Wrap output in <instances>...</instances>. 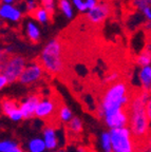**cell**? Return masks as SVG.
Returning a JSON list of instances; mask_svg holds the SVG:
<instances>
[{"label": "cell", "mask_w": 151, "mask_h": 152, "mask_svg": "<svg viewBox=\"0 0 151 152\" xmlns=\"http://www.w3.org/2000/svg\"><path fill=\"white\" fill-rule=\"evenodd\" d=\"M133 92L129 83L124 79L105 86L99 95V104L97 113L104 118L106 115L122 109H128L132 98Z\"/></svg>", "instance_id": "6da1fadb"}, {"label": "cell", "mask_w": 151, "mask_h": 152, "mask_svg": "<svg viewBox=\"0 0 151 152\" xmlns=\"http://www.w3.org/2000/svg\"><path fill=\"white\" fill-rule=\"evenodd\" d=\"M146 100L141 95V91L133 93L130 102L128 112H129V126L132 135L139 142H143L150 132L151 121L146 114Z\"/></svg>", "instance_id": "7a4b0ae2"}, {"label": "cell", "mask_w": 151, "mask_h": 152, "mask_svg": "<svg viewBox=\"0 0 151 152\" xmlns=\"http://www.w3.org/2000/svg\"><path fill=\"white\" fill-rule=\"evenodd\" d=\"M38 61L43 66L45 71L51 75H59L65 71L66 60L64 45L60 38H51L43 45Z\"/></svg>", "instance_id": "3957f363"}, {"label": "cell", "mask_w": 151, "mask_h": 152, "mask_svg": "<svg viewBox=\"0 0 151 152\" xmlns=\"http://www.w3.org/2000/svg\"><path fill=\"white\" fill-rule=\"evenodd\" d=\"M112 151L113 152H139V142L134 138L128 127L110 130Z\"/></svg>", "instance_id": "277c9868"}, {"label": "cell", "mask_w": 151, "mask_h": 152, "mask_svg": "<svg viewBox=\"0 0 151 152\" xmlns=\"http://www.w3.org/2000/svg\"><path fill=\"white\" fill-rule=\"evenodd\" d=\"M26 58L20 54H11L5 61L2 69V74L9 80V83L18 81L22 72L26 69Z\"/></svg>", "instance_id": "5b68a950"}, {"label": "cell", "mask_w": 151, "mask_h": 152, "mask_svg": "<svg viewBox=\"0 0 151 152\" xmlns=\"http://www.w3.org/2000/svg\"><path fill=\"white\" fill-rule=\"evenodd\" d=\"M45 69L40 64V62L38 60H35L26 64V69L22 72L18 81L26 86L33 85L35 83H38L40 79H43V77L45 76Z\"/></svg>", "instance_id": "8992f818"}, {"label": "cell", "mask_w": 151, "mask_h": 152, "mask_svg": "<svg viewBox=\"0 0 151 152\" xmlns=\"http://www.w3.org/2000/svg\"><path fill=\"white\" fill-rule=\"evenodd\" d=\"M111 10L112 7L110 4V2H107L105 0H100L96 7H93L92 10L87 11L86 18H87V20L90 23L98 26V24H102L110 16Z\"/></svg>", "instance_id": "52a82bcc"}, {"label": "cell", "mask_w": 151, "mask_h": 152, "mask_svg": "<svg viewBox=\"0 0 151 152\" xmlns=\"http://www.w3.org/2000/svg\"><path fill=\"white\" fill-rule=\"evenodd\" d=\"M22 3L0 4V20L7 23H18L21 21L26 13V11L20 7Z\"/></svg>", "instance_id": "ba28073f"}, {"label": "cell", "mask_w": 151, "mask_h": 152, "mask_svg": "<svg viewBox=\"0 0 151 152\" xmlns=\"http://www.w3.org/2000/svg\"><path fill=\"white\" fill-rule=\"evenodd\" d=\"M110 129L125 128L129 126V112L128 109H122L110 113L104 117Z\"/></svg>", "instance_id": "9c48e42d"}, {"label": "cell", "mask_w": 151, "mask_h": 152, "mask_svg": "<svg viewBox=\"0 0 151 152\" xmlns=\"http://www.w3.org/2000/svg\"><path fill=\"white\" fill-rule=\"evenodd\" d=\"M43 98V95L40 92L33 93L26 98V100L24 102H21L20 106V110L22 113V118H31L35 115V111L37 109V106L39 104V102H41V99Z\"/></svg>", "instance_id": "30bf717a"}, {"label": "cell", "mask_w": 151, "mask_h": 152, "mask_svg": "<svg viewBox=\"0 0 151 152\" xmlns=\"http://www.w3.org/2000/svg\"><path fill=\"white\" fill-rule=\"evenodd\" d=\"M24 34L32 43H38L41 38V31L39 24L33 18H29L24 21Z\"/></svg>", "instance_id": "8fae6325"}, {"label": "cell", "mask_w": 151, "mask_h": 152, "mask_svg": "<svg viewBox=\"0 0 151 152\" xmlns=\"http://www.w3.org/2000/svg\"><path fill=\"white\" fill-rule=\"evenodd\" d=\"M67 134L70 138L77 140V136L80 135V133L83 132V124L81 121L77 117H73L71 121L66 125Z\"/></svg>", "instance_id": "7c38bea8"}, {"label": "cell", "mask_w": 151, "mask_h": 152, "mask_svg": "<svg viewBox=\"0 0 151 152\" xmlns=\"http://www.w3.org/2000/svg\"><path fill=\"white\" fill-rule=\"evenodd\" d=\"M137 78L142 90H149L151 86V66H143L137 73Z\"/></svg>", "instance_id": "4fadbf2b"}, {"label": "cell", "mask_w": 151, "mask_h": 152, "mask_svg": "<svg viewBox=\"0 0 151 152\" xmlns=\"http://www.w3.org/2000/svg\"><path fill=\"white\" fill-rule=\"evenodd\" d=\"M0 104H1V109H2L3 114L9 115V116L14 111L20 109V106H21V102L11 97H2Z\"/></svg>", "instance_id": "5bb4252c"}, {"label": "cell", "mask_w": 151, "mask_h": 152, "mask_svg": "<svg viewBox=\"0 0 151 152\" xmlns=\"http://www.w3.org/2000/svg\"><path fill=\"white\" fill-rule=\"evenodd\" d=\"M31 17L38 24H43V26H45V24H48L51 21L52 15L50 14L48 11H45L43 7H39L35 12L31 15Z\"/></svg>", "instance_id": "9a60e30c"}, {"label": "cell", "mask_w": 151, "mask_h": 152, "mask_svg": "<svg viewBox=\"0 0 151 152\" xmlns=\"http://www.w3.org/2000/svg\"><path fill=\"white\" fill-rule=\"evenodd\" d=\"M43 130V134H45V147H47L48 149H55L57 146V138H56V135H55L54 129L45 126Z\"/></svg>", "instance_id": "2e32d148"}, {"label": "cell", "mask_w": 151, "mask_h": 152, "mask_svg": "<svg viewBox=\"0 0 151 152\" xmlns=\"http://www.w3.org/2000/svg\"><path fill=\"white\" fill-rule=\"evenodd\" d=\"M58 9L67 19L74 18V7L71 0H58Z\"/></svg>", "instance_id": "e0dca14e"}, {"label": "cell", "mask_w": 151, "mask_h": 152, "mask_svg": "<svg viewBox=\"0 0 151 152\" xmlns=\"http://www.w3.org/2000/svg\"><path fill=\"white\" fill-rule=\"evenodd\" d=\"M135 62L141 68L151 66V51L148 50L147 48L143 51H141L139 54L136 56V58H135Z\"/></svg>", "instance_id": "ac0fdd59"}, {"label": "cell", "mask_w": 151, "mask_h": 152, "mask_svg": "<svg viewBox=\"0 0 151 152\" xmlns=\"http://www.w3.org/2000/svg\"><path fill=\"white\" fill-rule=\"evenodd\" d=\"M102 147L105 152H113L112 151V144H111V137L110 133L105 132L102 135Z\"/></svg>", "instance_id": "d6986e66"}, {"label": "cell", "mask_w": 151, "mask_h": 152, "mask_svg": "<svg viewBox=\"0 0 151 152\" xmlns=\"http://www.w3.org/2000/svg\"><path fill=\"white\" fill-rule=\"evenodd\" d=\"M45 148V142L41 140H33L30 142V150L31 152H43Z\"/></svg>", "instance_id": "ffe728a7"}, {"label": "cell", "mask_w": 151, "mask_h": 152, "mask_svg": "<svg viewBox=\"0 0 151 152\" xmlns=\"http://www.w3.org/2000/svg\"><path fill=\"white\" fill-rule=\"evenodd\" d=\"M40 4H41L40 7H43L52 16L54 15L55 11H56V2H55V0H40Z\"/></svg>", "instance_id": "44dd1931"}, {"label": "cell", "mask_w": 151, "mask_h": 152, "mask_svg": "<svg viewBox=\"0 0 151 152\" xmlns=\"http://www.w3.org/2000/svg\"><path fill=\"white\" fill-rule=\"evenodd\" d=\"M38 7H39V5H38V2L36 0H26L24 1V11L30 16L35 12Z\"/></svg>", "instance_id": "7402d4cb"}, {"label": "cell", "mask_w": 151, "mask_h": 152, "mask_svg": "<svg viewBox=\"0 0 151 152\" xmlns=\"http://www.w3.org/2000/svg\"><path fill=\"white\" fill-rule=\"evenodd\" d=\"M120 79V75L117 71H112L106 76V78L104 80V85L105 86H108V85H111V83H115V81L119 80Z\"/></svg>", "instance_id": "603a6c76"}, {"label": "cell", "mask_w": 151, "mask_h": 152, "mask_svg": "<svg viewBox=\"0 0 151 152\" xmlns=\"http://www.w3.org/2000/svg\"><path fill=\"white\" fill-rule=\"evenodd\" d=\"M73 7H75L76 11H78L79 13H87V7H86L85 0H71Z\"/></svg>", "instance_id": "cb8c5ba5"}, {"label": "cell", "mask_w": 151, "mask_h": 152, "mask_svg": "<svg viewBox=\"0 0 151 152\" xmlns=\"http://www.w3.org/2000/svg\"><path fill=\"white\" fill-rule=\"evenodd\" d=\"M71 116H72V113H71V111H70V109L64 104L62 110H60V112H59V118H60V121H68L69 119L71 118Z\"/></svg>", "instance_id": "d4e9b609"}, {"label": "cell", "mask_w": 151, "mask_h": 152, "mask_svg": "<svg viewBox=\"0 0 151 152\" xmlns=\"http://www.w3.org/2000/svg\"><path fill=\"white\" fill-rule=\"evenodd\" d=\"M10 55H11V52L7 51V49H2V50H0V73H2L3 66H4L7 58L10 57Z\"/></svg>", "instance_id": "484cf974"}, {"label": "cell", "mask_w": 151, "mask_h": 152, "mask_svg": "<svg viewBox=\"0 0 151 152\" xmlns=\"http://www.w3.org/2000/svg\"><path fill=\"white\" fill-rule=\"evenodd\" d=\"M16 146H17L16 144L12 142H0V152H11Z\"/></svg>", "instance_id": "4316f807"}, {"label": "cell", "mask_w": 151, "mask_h": 152, "mask_svg": "<svg viewBox=\"0 0 151 152\" xmlns=\"http://www.w3.org/2000/svg\"><path fill=\"white\" fill-rule=\"evenodd\" d=\"M86 2V7H87V10H92L93 7H95L97 4H98L99 0H85Z\"/></svg>", "instance_id": "83f0119b"}, {"label": "cell", "mask_w": 151, "mask_h": 152, "mask_svg": "<svg viewBox=\"0 0 151 152\" xmlns=\"http://www.w3.org/2000/svg\"><path fill=\"white\" fill-rule=\"evenodd\" d=\"M22 0H0V4H20Z\"/></svg>", "instance_id": "f1b7e54d"}, {"label": "cell", "mask_w": 151, "mask_h": 152, "mask_svg": "<svg viewBox=\"0 0 151 152\" xmlns=\"http://www.w3.org/2000/svg\"><path fill=\"white\" fill-rule=\"evenodd\" d=\"M142 13H143V15H144V17L147 19V20L151 21V7H147L146 9L143 10Z\"/></svg>", "instance_id": "f546056e"}, {"label": "cell", "mask_w": 151, "mask_h": 152, "mask_svg": "<svg viewBox=\"0 0 151 152\" xmlns=\"http://www.w3.org/2000/svg\"><path fill=\"white\" fill-rule=\"evenodd\" d=\"M7 83H9V80H7V78L5 77L4 75H3L2 73H0V90L4 88Z\"/></svg>", "instance_id": "4dcf8cb0"}, {"label": "cell", "mask_w": 151, "mask_h": 152, "mask_svg": "<svg viewBox=\"0 0 151 152\" xmlns=\"http://www.w3.org/2000/svg\"><path fill=\"white\" fill-rule=\"evenodd\" d=\"M145 109H146L147 116H148L149 121H151V97L149 98V100L146 102V107H145Z\"/></svg>", "instance_id": "1f68e13d"}, {"label": "cell", "mask_w": 151, "mask_h": 152, "mask_svg": "<svg viewBox=\"0 0 151 152\" xmlns=\"http://www.w3.org/2000/svg\"><path fill=\"white\" fill-rule=\"evenodd\" d=\"M11 152H23V151H22V149L19 147V146H16V147H15Z\"/></svg>", "instance_id": "d6a6232c"}, {"label": "cell", "mask_w": 151, "mask_h": 152, "mask_svg": "<svg viewBox=\"0 0 151 152\" xmlns=\"http://www.w3.org/2000/svg\"><path fill=\"white\" fill-rule=\"evenodd\" d=\"M148 92L150 93V95H151V86H150V88H149V90H148Z\"/></svg>", "instance_id": "836d02e7"}, {"label": "cell", "mask_w": 151, "mask_h": 152, "mask_svg": "<svg viewBox=\"0 0 151 152\" xmlns=\"http://www.w3.org/2000/svg\"><path fill=\"white\" fill-rule=\"evenodd\" d=\"M105 1H107V2H111V1H113V0H105Z\"/></svg>", "instance_id": "e575fe53"}, {"label": "cell", "mask_w": 151, "mask_h": 152, "mask_svg": "<svg viewBox=\"0 0 151 152\" xmlns=\"http://www.w3.org/2000/svg\"><path fill=\"white\" fill-rule=\"evenodd\" d=\"M57 152H65L64 150H59V151H57Z\"/></svg>", "instance_id": "d590c367"}]
</instances>
